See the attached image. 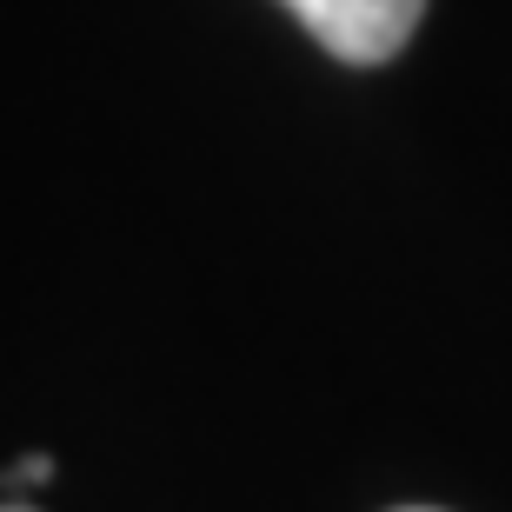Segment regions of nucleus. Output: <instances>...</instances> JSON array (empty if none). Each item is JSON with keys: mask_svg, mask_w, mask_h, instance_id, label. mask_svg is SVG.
I'll return each mask as SVG.
<instances>
[{"mask_svg": "<svg viewBox=\"0 0 512 512\" xmlns=\"http://www.w3.org/2000/svg\"><path fill=\"white\" fill-rule=\"evenodd\" d=\"M0 512H27V506H0Z\"/></svg>", "mask_w": 512, "mask_h": 512, "instance_id": "2", "label": "nucleus"}, {"mask_svg": "<svg viewBox=\"0 0 512 512\" xmlns=\"http://www.w3.org/2000/svg\"><path fill=\"white\" fill-rule=\"evenodd\" d=\"M300 27L346 67H380L413 40L426 0H286Z\"/></svg>", "mask_w": 512, "mask_h": 512, "instance_id": "1", "label": "nucleus"}]
</instances>
